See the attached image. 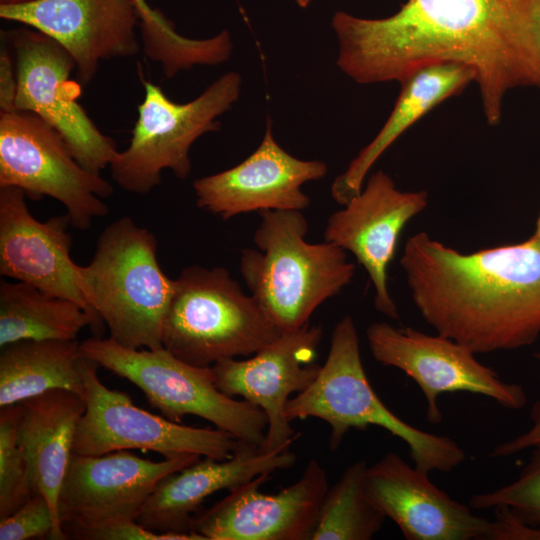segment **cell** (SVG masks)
<instances>
[{"mask_svg":"<svg viewBox=\"0 0 540 540\" xmlns=\"http://www.w3.org/2000/svg\"><path fill=\"white\" fill-rule=\"evenodd\" d=\"M79 288L112 340L134 349H158L174 290L161 269L157 239L131 218L121 217L101 232L89 264L78 265Z\"/></svg>","mask_w":540,"mask_h":540,"instance_id":"cell-4","label":"cell"},{"mask_svg":"<svg viewBox=\"0 0 540 540\" xmlns=\"http://www.w3.org/2000/svg\"><path fill=\"white\" fill-rule=\"evenodd\" d=\"M323 336L318 325L283 332L251 358L220 361L212 366L215 383L224 394L241 396L261 408L268 426L263 451L288 450L300 436L286 418L293 393L305 390L317 377L315 362Z\"/></svg>","mask_w":540,"mask_h":540,"instance_id":"cell-15","label":"cell"},{"mask_svg":"<svg viewBox=\"0 0 540 540\" xmlns=\"http://www.w3.org/2000/svg\"><path fill=\"white\" fill-rule=\"evenodd\" d=\"M298 6L305 8L307 7L312 0H295Z\"/></svg>","mask_w":540,"mask_h":540,"instance_id":"cell-34","label":"cell"},{"mask_svg":"<svg viewBox=\"0 0 540 540\" xmlns=\"http://www.w3.org/2000/svg\"><path fill=\"white\" fill-rule=\"evenodd\" d=\"M144 98L128 146L110 164L113 180L125 191L145 195L161 182L163 170L179 179L191 172L190 149L208 132L219 130L218 117L238 100L241 76L230 71L187 103L169 99L160 86L142 80Z\"/></svg>","mask_w":540,"mask_h":540,"instance_id":"cell-8","label":"cell"},{"mask_svg":"<svg viewBox=\"0 0 540 540\" xmlns=\"http://www.w3.org/2000/svg\"><path fill=\"white\" fill-rule=\"evenodd\" d=\"M82 358L77 340H24L1 348L0 407L52 389L83 397Z\"/></svg>","mask_w":540,"mask_h":540,"instance_id":"cell-24","label":"cell"},{"mask_svg":"<svg viewBox=\"0 0 540 540\" xmlns=\"http://www.w3.org/2000/svg\"><path fill=\"white\" fill-rule=\"evenodd\" d=\"M414 305L437 334L476 353L514 350L540 336V240L462 253L426 232L400 259Z\"/></svg>","mask_w":540,"mask_h":540,"instance_id":"cell-2","label":"cell"},{"mask_svg":"<svg viewBox=\"0 0 540 540\" xmlns=\"http://www.w3.org/2000/svg\"><path fill=\"white\" fill-rule=\"evenodd\" d=\"M132 1L138 14L139 22L149 19L157 11V9L152 8L148 4L147 0H132Z\"/></svg>","mask_w":540,"mask_h":540,"instance_id":"cell-32","label":"cell"},{"mask_svg":"<svg viewBox=\"0 0 540 540\" xmlns=\"http://www.w3.org/2000/svg\"><path fill=\"white\" fill-rule=\"evenodd\" d=\"M2 38L15 56L16 110L39 116L61 134L84 168L100 174L119 150L79 104L80 83L71 79L73 58L52 38L27 26L4 31Z\"/></svg>","mask_w":540,"mask_h":540,"instance_id":"cell-11","label":"cell"},{"mask_svg":"<svg viewBox=\"0 0 540 540\" xmlns=\"http://www.w3.org/2000/svg\"><path fill=\"white\" fill-rule=\"evenodd\" d=\"M538 15L540 17V0L538 1Z\"/></svg>","mask_w":540,"mask_h":540,"instance_id":"cell-36","label":"cell"},{"mask_svg":"<svg viewBox=\"0 0 540 540\" xmlns=\"http://www.w3.org/2000/svg\"><path fill=\"white\" fill-rule=\"evenodd\" d=\"M19 404L0 408V520L38 492L30 460L18 440Z\"/></svg>","mask_w":540,"mask_h":540,"instance_id":"cell-27","label":"cell"},{"mask_svg":"<svg viewBox=\"0 0 540 540\" xmlns=\"http://www.w3.org/2000/svg\"><path fill=\"white\" fill-rule=\"evenodd\" d=\"M366 338L377 362L400 369L416 382L427 401L431 424L443 419L438 398L445 393L483 395L511 410L522 409L527 403L520 384L504 382L495 370L481 364L473 351L450 338L383 321L370 324Z\"/></svg>","mask_w":540,"mask_h":540,"instance_id":"cell-12","label":"cell"},{"mask_svg":"<svg viewBox=\"0 0 540 540\" xmlns=\"http://www.w3.org/2000/svg\"><path fill=\"white\" fill-rule=\"evenodd\" d=\"M0 17L56 41L73 58L82 85L94 78L101 62L132 57L142 48L132 0H39L0 5Z\"/></svg>","mask_w":540,"mask_h":540,"instance_id":"cell-16","label":"cell"},{"mask_svg":"<svg viewBox=\"0 0 540 540\" xmlns=\"http://www.w3.org/2000/svg\"><path fill=\"white\" fill-rule=\"evenodd\" d=\"M326 174V163L285 151L268 124L251 155L230 169L196 179L193 189L199 208L227 220L252 211H302L310 205L302 186Z\"/></svg>","mask_w":540,"mask_h":540,"instance_id":"cell-19","label":"cell"},{"mask_svg":"<svg viewBox=\"0 0 540 540\" xmlns=\"http://www.w3.org/2000/svg\"><path fill=\"white\" fill-rule=\"evenodd\" d=\"M473 509L506 507L529 525L540 527V448L532 449L529 462L511 483L471 496Z\"/></svg>","mask_w":540,"mask_h":540,"instance_id":"cell-28","label":"cell"},{"mask_svg":"<svg viewBox=\"0 0 540 540\" xmlns=\"http://www.w3.org/2000/svg\"><path fill=\"white\" fill-rule=\"evenodd\" d=\"M539 0H407L391 16L367 19L338 11L332 28L337 65L359 84L402 82L434 64L474 73L490 125L507 93L540 90Z\"/></svg>","mask_w":540,"mask_h":540,"instance_id":"cell-1","label":"cell"},{"mask_svg":"<svg viewBox=\"0 0 540 540\" xmlns=\"http://www.w3.org/2000/svg\"><path fill=\"white\" fill-rule=\"evenodd\" d=\"M283 331L224 267L190 266L174 279L162 346L198 367L249 356Z\"/></svg>","mask_w":540,"mask_h":540,"instance_id":"cell-6","label":"cell"},{"mask_svg":"<svg viewBox=\"0 0 540 540\" xmlns=\"http://www.w3.org/2000/svg\"><path fill=\"white\" fill-rule=\"evenodd\" d=\"M39 0H0V5H23L33 3Z\"/></svg>","mask_w":540,"mask_h":540,"instance_id":"cell-33","label":"cell"},{"mask_svg":"<svg viewBox=\"0 0 540 540\" xmlns=\"http://www.w3.org/2000/svg\"><path fill=\"white\" fill-rule=\"evenodd\" d=\"M285 415L290 422L309 417L325 421L330 426L331 451L338 449L350 429L378 426L401 439L409 448L414 466L428 474L451 472L466 459L453 439L420 430L384 405L365 373L351 316L336 324L325 363L315 380L289 399Z\"/></svg>","mask_w":540,"mask_h":540,"instance_id":"cell-5","label":"cell"},{"mask_svg":"<svg viewBox=\"0 0 540 540\" xmlns=\"http://www.w3.org/2000/svg\"><path fill=\"white\" fill-rule=\"evenodd\" d=\"M18 404V440L30 460L36 488L52 508V539H67L57 504L73 455L76 429L85 412L84 398L69 390L52 389Z\"/></svg>","mask_w":540,"mask_h":540,"instance_id":"cell-22","label":"cell"},{"mask_svg":"<svg viewBox=\"0 0 540 540\" xmlns=\"http://www.w3.org/2000/svg\"><path fill=\"white\" fill-rule=\"evenodd\" d=\"M365 487L372 504L407 540H497L495 519L474 514L394 452L368 466Z\"/></svg>","mask_w":540,"mask_h":540,"instance_id":"cell-18","label":"cell"},{"mask_svg":"<svg viewBox=\"0 0 540 540\" xmlns=\"http://www.w3.org/2000/svg\"><path fill=\"white\" fill-rule=\"evenodd\" d=\"M246 248L240 272L269 318L283 331L307 323L316 308L348 285L355 265L334 243H309L308 222L298 210H267Z\"/></svg>","mask_w":540,"mask_h":540,"instance_id":"cell-3","label":"cell"},{"mask_svg":"<svg viewBox=\"0 0 540 540\" xmlns=\"http://www.w3.org/2000/svg\"><path fill=\"white\" fill-rule=\"evenodd\" d=\"M534 235L540 240V215H539L538 220H537L536 232H535Z\"/></svg>","mask_w":540,"mask_h":540,"instance_id":"cell-35","label":"cell"},{"mask_svg":"<svg viewBox=\"0 0 540 540\" xmlns=\"http://www.w3.org/2000/svg\"><path fill=\"white\" fill-rule=\"evenodd\" d=\"M86 326L96 336L102 332L92 315L74 301L23 282L1 280V348L24 340H76Z\"/></svg>","mask_w":540,"mask_h":540,"instance_id":"cell-25","label":"cell"},{"mask_svg":"<svg viewBox=\"0 0 540 540\" xmlns=\"http://www.w3.org/2000/svg\"><path fill=\"white\" fill-rule=\"evenodd\" d=\"M470 82H474L473 71L456 63L429 65L402 81L393 110L378 134L333 181L332 198L344 206L357 196L368 172L388 147L425 114Z\"/></svg>","mask_w":540,"mask_h":540,"instance_id":"cell-23","label":"cell"},{"mask_svg":"<svg viewBox=\"0 0 540 540\" xmlns=\"http://www.w3.org/2000/svg\"><path fill=\"white\" fill-rule=\"evenodd\" d=\"M0 187H15L26 197L59 201L71 225L88 230L109 207L110 182L84 168L61 134L27 111L0 112Z\"/></svg>","mask_w":540,"mask_h":540,"instance_id":"cell-9","label":"cell"},{"mask_svg":"<svg viewBox=\"0 0 540 540\" xmlns=\"http://www.w3.org/2000/svg\"><path fill=\"white\" fill-rule=\"evenodd\" d=\"M84 358L127 379L162 415L181 423L186 415L211 422L241 442L262 449L268 426L264 411L221 392L212 367L184 362L161 347L134 349L98 336L80 343Z\"/></svg>","mask_w":540,"mask_h":540,"instance_id":"cell-7","label":"cell"},{"mask_svg":"<svg viewBox=\"0 0 540 540\" xmlns=\"http://www.w3.org/2000/svg\"><path fill=\"white\" fill-rule=\"evenodd\" d=\"M194 454L143 459L126 450L103 455L73 454L58 497V516L67 539H84L91 530L133 519L165 476L196 462Z\"/></svg>","mask_w":540,"mask_h":540,"instance_id":"cell-13","label":"cell"},{"mask_svg":"<svg viewBox=\"0 0 540 540\" xmlns=\"http://www.w3.org/2000/svg\"><path fill=\"white\" fill-rule=\"evenodd\" d=\"M98 367L92 360L81 359L86 408L76 429L73 454L96 456L139 449L165 458L194 454L224 460L241 445L233 435L216 427L183 425L137 407L126 393L101 382Z\"/></svg>","mask_w":540,"mask_h":540,"instance_id":"cell-10","label":"cell"},{"mask_svg":"<svg viewBox=\"0 0 540 540\" xmlns=\"http://www.w3.org/2000/svg\"><path fill=\"white\" fill-rule=\"evenodd\" d=\"M427 203L425 191H401L387 173L377 171L357 196L327 220L325 241L355 256L373 284L376 309L391 319L399 314L388 290V265L403 228Z\"/></svg>","mask_w":540,"mask_h":540,"instance_id":"cell-17","label":"cell"},{"mask_svg":"<svg viewBox=\"0 0 540 540\" xmlns=\"http://www.w3.org/2000/svg\"><path fill=\"white\" fill-rule=\"evenodd\" d=\"M54 529L50 503L37 492L19 509L0 520V540L52 539Z\"/></svg>","mask_w":540,"mask_h":540,"instance_id":"cell-29","label":"cell"},{"mask_svg":"<svg viewBox=\"0 0 540 540\" xmlns=\"http://www.w3.org/2000/svg\"><path fill=\"white\" fill-rule=\"evenodd\" d=\"M368 465H349L323 497L311 540H369L381 529L385 515L366 494Z\"/></svg>","mask_w":540,"mask_h":540,"instance_id":"cell-26","label":"cell"},{"mask_svg":"<svg viewBox=\"0 0 540 540\" xmlns=\"http://www.w3.org/2000/svg\"><path fill=\"white\" fill-rule=\"evenodd\" d=\"M25 198L18 188L0 187L1 276L74 301L103 330L104 323L90 310L78 285V264L70 254V218L64 214L39 221L29 211Z\"/></svg>","mask_w":540,"mask_h":540,"instance_id":"cell-20","label":"cell"},{"mask_svg":"<svg viewBox=\"0 0 540 540\" xmlns=\"http://www.w3.org/2000/svg\"><path fill=\"white\" fill-rule=\"evenodd\" d=\"M296 459L289 449L267 452L242 442L227 459L205 457L162 478L145 500L136 521L158 533H192L193 517L207 497L229 491L260 474L290 468Z\"/></svg>","mask_w":540,"mask_h":540,"instance_id":"cell-21","label":"cell"},{"mask_svg":"<svg viewBox=\"0 0 540 540\" xmlns=\"http://www.w3.org/2000/svg\"><path fill=\"white\" fill-rule=\"evenodd\" d=\"M534 357L540 362V350ZM530 418L532 425L527 431L497 445L490 453V457H508L530 448H540V400L533 404Z\"/></svg>","mask_w":540,"mask_h":540,"instance_id":"cell-30","label":"cell"},{"mask_svg":"<svg viewBox=\"0 0 540 540\" xmlns=\"http://www.w3.org/2000/svg\"><path fill=\"white\" fill-rule=\"evenodd\" d=\"M270 474L229 490L215 505L196 513L191 532L204 540H311L328 490L325 469L312 459L295 483L265 494L259 488Z\"/></svg>","mask_w":540,"mask_h":540,"instance_id":"cell-14","label":"cell"},{"mask_svg":"<svg viewBox=\"0 0 540 540\" xmlns=\"http://www.w3.org/2000/svg\"><path fill=\"white\" fill-rule=\"evenodd\" d=\"M17 91L16 66L7 47L0 51V111H15Z\"/></svg>","mask_w":540,"mask_h":540,"instance_id":"cell-31","label":"cell"}]
</instances>
